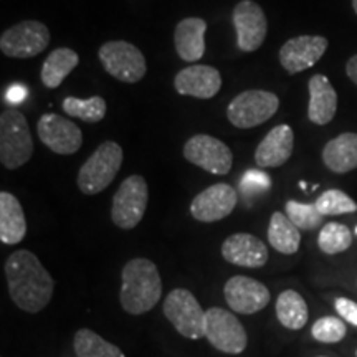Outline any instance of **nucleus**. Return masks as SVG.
Returning a JSON list of instances; mask_svg holds the SVG:
<instances>
[{
    "label": "nucleus",
    "instance_id": "1",
    "mask_svg": "<svg viewBox=\"0 0 357 357\" xmlns=\"http://www.w3.org/2000/svg\"><path fill=\"white\" fill-rule=\"evenodd\" d=\"M8 294L26 312H40L53 296L55 283L37 257L29 250H17L6 261Z\"/></svg>",
    "mask_w": 357,
    "mask_h": 357
},
{
    "label": "nucleus",
    "instance_id": "2",
    "mask_svg": "<svg viewBox=\"0 0 357 357\" xmlns=\"http://www.w3.org/2000/svg\"><path fill=\"white\" fill-rule=\"evenodd\" d=\"M121 301L123 310L129 314L139 316L151 311L162 296V280L159 270L147 258H134L128 261L121 273Z\"/></svg>",
    "mask_w": 357,
    "mask_h": 357
},
{
    "label": "nucleus",
    "instance_id": "3",
    "mask_svg": "<svg viewBox=\"0 0 357 357\" xmlns=\"http://www.w3.org/2000/svg\"><path fill=\"white\" fill-rule=\"evenodd\" d=\"M33 154V141L25 116L19 109L0 114V160L2 166L15 171L26 164Z\"/></svg>",
    "mask_w": 357,
    "mask_h": 357
},
{
    "label": "nucleus",
    "instance_id": "4",
    "mask_svg": "<svg viewBox=\"0 0 357 357\" xmlns=\"http://www.w3.org/2000/svg\"><path fill=\"white\" fill-rule=\"evenodd\" d=\"M123 147L114 141H106L86 159L78 172V189L86 195H96L114 181L123 166Z\"/></svg>",
    "mask_w": 357,
    "mask_h": 357
},
{
    "label": "nucleus",
    "instance_id": "5",
    "mask_svg": "<svg viewBox=\"0 0 357 357\" xmlns=\"http://www.w3.org/2000/svg\"><path fill=\"white\" fill-rule=\"evenodd\" d=\"M280 100L266 89H248L230 101L227 118L238 129H252L266 123L276 114Z\"/></svg>",
    "mask_w": 357,
    "mask_h": 357
},
{
    "label": "nucleus",
    "instance_id": "6",
    "mask_svg": "<svg viewBox=\"0 0 357 357\" xmlns=\"http://www.w3.org/2000/svg\"><path fill=\"white\" fill-rule=\"evenodd\" d=\"M100 61L106 73L123 83H137L144 78L147 65L146 58L136 45L114 40L105 43L98 52Z\"/></svg>",
    "mask_w": 357,
    "mask_h": 357
},
{
    "label": "nucleus",
    "instance_id": "7",
    "mask_svg": "<svg viewBox=\"0 0 357 357\" xmlns=\"http://www.w3.org/2000/svg\"><path fill=\"white\" fill-rule=\"evenodd\" d=\"M149 202V187L142 176H129L116 190L111 218L116 227L131 230L139 225Z\"/></svg>",
    "mask_w": 357,
    "mask_h": 357
},
{
    "label": "nucleus",
    "instance_id": "8",
    "mask_svg": "<svg viewBox=\"0 0 357 357\" xmlns=\"http://www.w3.org/2000/svg\"><path fill=\"white\" fill-rule=\"evenodd\" d=\"M162 311L169 323L184 337L200 339L205 336V312L189 289H172L164 301Z\"/></svg>",
    "mask_w": 357,
    "mask_h": 357
},
{
    "label": "nucleus",
    "instance_id": "9",
    "mask_svg": "<svg viewBox=\"0 0 357 357\" xmlns=\"http://www.w3.org/2000/svg\"><path fill=\"white\" fill-rule=\"evenodd\" d=\"M50 43V30L38 20H24L12 25L0 37V50L6 56L26 60L45 52Z\"/></svg>",
    "mask_w": 357,
    "mask_h": 357
},
{
    "label": "nucleus",
    "instance_id": "10",
    "mask_svg": "<svg viewBox=\"0 0 357 357\" xmlns=\"http://www.w3.org/2000/svg\"><path fill=\"white\" fill-rule=\"evenodd\" d=\"M205 337L215 349L225 354H240L248 344L243 324L223 307H211L205 311Z\"/></svg>",
    "mask_w": 357,
    "mask_h": 357
},
{
    "label": "nucleus",
    "instance_id": "11",
    "mask_svg": "<svg viewBox=\"0 0 357 357\" xmlns=\"http://www.w3.org/2000/svg\"><path fill=\"white\" fill-rule=\"evenodd\" d=\"M184 158L194 166L215 176L229 174L234 164V154L230 147L208 134L192 136L184 144Z\"/></svg>",
    "mask_w": 357,
    "mask_h": 357
},
{
    "label": "nucleus",
    "instance_id": "12",
    "mask_svg": "<svg viewBox=\"0 0 357 357\" xmlns=\"http://www.w3.org/2000/svg\"><path fill=\"white\" fill-rule=\"evenodd\" d=\"M37 134L40 141L55 154H75L83 146L82 129L68 118L55 113L43 114L38 119Z\"/></svg>",
    "mask_w": 357,
    "mask_h": 357
},
{
    "label": "nucleus",
    "instance_id": "13",
    "mask_svg": "<svg viewBox=\"0 0 357 357\" xmlns=\"http://www.w3.org/2000/svg\"><path fill=\"white\" fill-rule=\"evenodd\" d=\"M231 19H234L236 45L240 50L245 53L258 50L268 33V20L263 8L253 0H242L235 6Z\"/></svg>",
    "mask_w": 357,
    "mask_h": 357
},
{
    "label": "nucleus",
    "instance_id": "14",
    "mask_svg": "<svg viewBox=\"0 0 357 357\" xmlns=\"http://www.w3.org/2000/svg\"><path fill=\"white\" fill-rule=\"evenodd\" d=\"M328 50V40L321 35H300L280 48V63L289 75L314 66Z\"/></svg>",
    "mask_w": 357,
    "mask_h": 357
},
{
    "label": "nucleus",
    "instance_id": "15",
    "mask_svg": "<svg viewBox=\"0 0 357 357\" xmlns=\"http://www.w3.org/2000/svg\"><path fill=\"white\" fill-rule=\"evenodd\" d=\"M238 202V194L229 184H213L195 195L190 204V213L202 223L218 222L229 217Z\"/></svg>",
    "mask_w": 357,
    "mask_h": 357
},
{
    "label": "nucleus",
    "instance_id": "16",
    "mask_svg": "<svg viewBox=\"0 0 357 357\" xmlns=\"http://www.w3.org/2000/svg\"><path fill=\"white\" fill-rule=\"evenodd\" d=\"M225 301L231 310L240 314H255L270 303V289L261 281L236 275L225 283L223 288Z\"/></svg>",
    "mask_w": 357,
    "mask_h": 357
},
{
    "label": "nucleus",
    "instance_id": "17",
    "mask_svg": "<svg viewBox=\"0 0 357 357\" xmlns=\"http://www.w3.org/2000/svg\"><path fill=\"white\" fill-rule=\"evenodd\" d=\"M174 88L178 95L197 100H211L220 91V71L208 65H190L181 70L174 78Z\"/></svg>",
    "mask_w": 357,
    "mask_h": 357
},
{
    "label": "nucleus",
    "instance_id": "18",
    "mask_svg": "<svg viewBox=\"0 0 357 357\" xmlns=\"http://www.w3.org/2000/svg\"><path fill=\"white\" fill-rule=\"evenodd\" d=\"M223 260L243 268H261L268 261V248L252 234H234L222 243Z\"/></svg>",
    "mask_w": 357,
    "mask_h": 357
},
{
    "label": "nucleus",
    "instance_id": "19",
    "mask_svg": "<svg viewBox=\"0 0 357 357\" xmlns=\"http://www.w3.org/2000/svg\"><path fill=\"white\" fill-rule=\"evenodd\" d=\"M294 147V132L288 124L275 126L263 137L255 151V162L261 169L281 167L291 158Z\"/></svg>",
    "mask_w": 357,
    "mask_h": 357
},
{
    "label": "nucleus",
    "instance_id": "20",
    "mask_svg": "<svg viewBox=\"0 0 357 357\" xmlns=\"http://www.w3.org/2000/svg\"><path fill=\"white\" fill-rule=\"evenodd\" d=\"M310 105H307V118L318 126H326L333 121L337 111V93L324 75H312L310 83Z\"/></svg>",
    "mask_w": 357,
    "mask_h": 357
},
{
    "label": "nucleus",
    "instance_id": "21",
    "mask_svg": "<svg viewBox=\"0 0 357 357\" xmlns=\"http://www.w3.org/2000/svg\"><path fill=\"white\" fill-rule=\"evenodd\" d=\"M205 32H207V22L199 17H189L178 22L174 32V45L181 60L192 63L204 56Z\"/></svg>",
    "mask_w": 357,
    "mask_h": 357
},
{
    "label": "nucleus",
    "instance_id": "22",
    "mask_svg": "<svg viewBox=\"0 0 357 357\" xmlns=\"http://www.w3.org/2000/svg\"><path fill=\"white\" fill-rule=\"evenodd\" d=\"M323 162L334 174H346L357 169V134L342 132L324 146Z\"/></svg>",
    "mask_w": 357,
    "mask_h": 357
},
{
    "label": "nucleus",
    "instance_id": "23",
    "mask_svg": "<svg viewBox=\"0 0 357 357\" xmlns=\"http://www.w3.org/2000/svg\"><path fill=\"white\" fill-rule=\"evenodd\" d=\"M26 220L19 199L8 192H0V240L17 245L25 238Z\"/></svg>",
    "mask_w": 357,
    "mask_h": 357
},
{
    "label": "nucleus",
    "instance_id": "24",
    "mask_svg": "<svg viewBox=\"0 0 357 357\" xmlns=\"http://www.w3.org/2000/svg\"><path fill=\"white\" fill-rule=\"evenodd\" d=\"M79 63V56L77 52H73L71 48H56L50 55L47 56V60L43 61L42 66V83L45 88L55 89L65 82V78L77 68Z\"/></svg>",
    "mask_w": 357,
    "mask_h": 357
},
{
    "label": "nucleus",
    "instance_id": "25",
    "mask_svg": "<svg viewBox=\"0 0 357 357\" xmlns=\"http://www.w3.org/2000/svg\"><path fill=\"white\" fill-rule=\"evenodd\" d=\"M268 242L276 252L293 255L300 250L301 234L294 223L283 212H275L268 225Z\"/></svg>",
    "mask_w": 357,
    "mask_h": 357
},
{
    "label": "nucleus",
    "instance_id": "26",
    "mask_svg": "<svg viewBox=\"0 0 357 357\" xmlns=\"http://www.w3.org/2000/svg\"><path fill=\"white\" fill-rule=\"evenodd\" d=\"M276 316L280 323L291 331L305 328L310 318L305 298L294 289H284L276 300Z\"/></svg>",
    "mask_w": 357,
    "mask_h": 357
},
{
    "label": "nucleus",
    "instance_id": "27",
    "mask_svg": "<svg viewBox=\"0 0 357 357\" xmlns=\"http://www.w3.org/2000/svg\"><path fill=\"white\" fill-rule=\"evenodd\" d=\"M73 347L78 357H126L118 346L108 342L100 334L93 333L88 328L77 331L73 339Z\"/></svg>",
    "mask_w": 357,
    "mask_h": 357
},
{
    "label": "nucleus",
    "instance_id": "28",
    "mask_svg": "<svg viewBox=\"0 0 357 357\" xmlns=\"http://www.w3.org/2000/svg\"><path fill=\"white\" fill-rule=\"evenodd\" d=\"M106 101L101 96H91L86 100L68 96L63 101V111L71 118H78L84 123H100L106 116Z\"/></svg>",
    "mask_w": 357,
    "mask_h": 357
},
{
    "label": "nucleus",
    "instance_id": "29",
    "mask_svg": "<svg viewBox=\"0 0 357 357\" xmlns=\"http://www.w3.org/2000/svg\"><path fill=\"white\" fill-rule=\"evenodd\" d=\"M318 245L321 252H324L326 255H337L351 247L352 234L342 223L329 222L319 231Z\"/></svg>",
    "mask_w": 357,
    "mask_h": 357
},
{
    "label": "nucleus",
    "instance_id": "30",
    "mask_svg": "<svg viewBox=\"0 0 357 357\" xmlns=\"http://www.w3.org/2000/svg\"><path fill=\"white\" fill-rule=\"evenodd\" d=\"M316 208L321 212V215H342V213H354L357 212V204L352 200L346 192L331 189L326 190L316 199Z\"/></svg>",
    "mask_w": 357,
    "mask_h": 357
},
{
    "label": "nucleus",
    "instance_id": "31",
    "mask_svg": "<svg viewBox=\"0 0 357 357\" xmlns=\"http://www.w3.org/2000/svg\"><path fill=\"white\" fill-rule=\"evenodd\" d=\"M287 215L300 230H314L323 223L324 215L316 208L314 204H301L296 200H288Z\"/></svg>",
    "mask_w": 357,
    "mask_h": 357
},
{
    "label": "nucleus",
    "instance_id": "32",
    "mask_svg": "<svg viewBox=\"0 0 357 357\" xmlns=\"http://www.w3.org/2000/svg\"><path fill=\"white\" fill-rule=\"evenodd\" d=\"M346 324L342 319L336 316H324L312 324L311 334L316 341L324 342V344H333V342L342 341L346 336Z\"/></svg>",
    "mask_w": 357,
    "mask_h": 357
},
{
    "label": "nucleus",
    "instance_id": "33",
    "mask_svg": "<svg viewBox=\"0 0 357 357\" xmlns=\"http://www.w3.org/2000/svg\"><path fill=\"white\" fill-rule=\"evenodd\" d=\"M271 187L270 177L263 171L258 169H252V171L245 172V176L240 181V190L247 197H257V195L265 194V192Z\"/></svg>",
    "mask_w": 357,
    "mask_h": 357
},
{
    "label": "nucleus",
    "instance_id": "34",
    "mask_svg": "<svg viewBox=\"0 0 357 357\" xmlns=\"http://www.w3.org/2000/svg\"><path fill=\"white\" fill-rule=\"evenodd\" d=\"M334 307H336L337 314L341 316L342 319L351 323L352 326H357V303L352 300H347V298H337L336 303H334Z\"/></svg>",
    "mask_w": 357,
    "mask_h": 357
},
{
    "label": "nucleus",
    "instance_id": "35",
    "mask_svg": "<svg viewBox=\"0 0 357 357\" xmlns=\"http://www.w3.org/2000/svg\"><path fill=\"white\" fill-rule=\"evenodd\" d=\"M346 73L351 78V82L357 86V55L351 56L349 61L346 63Z\"/></svg>",
    "mask_w": 357,
    "mask_h": 357
},
{
    "label": "nucleus",
    "instance_id": "36",
    "mask_svg": "<svg viewBox=\"0 0 357 357\" xmlns=\"http://www.w3.org/2000/svg\"><path fill=\"white\" fill-rule=\"evenodd\" d=\"M22 96H24V89L19 88V86H15V88L12 89V91L7 93V98H10L12 101H17V100H19V98L22 100Z\"/></svg>",
    "mask_w": 357,
    "mask_h": 357
},
{
    "label": "nucleus",
    "instance_id": "37",
    "mask_svg": "<svg viewBox=\"0 0 357 357\" xmlns=\"http://www.w3.org/2000/svg\"><path fill=\"white\" fill-rule=\"evenodd\" d=\"M352 8H354V12L357 13V0H352Z\"/></svg>",
    "mask_w": 357,
    "mask_h": 357
},
{
    "label": "nucleus",
    "instance_id": "38",
    "mask_svg": "<svg viewBox=\"0 0 357 357\" xmlns=\"http://www.w3.org/2000/svg\"><path fill=\"white\" fill-rule=\"evenodd\" d=\"M321 357H324V356H321Z\"/></svg>",
    "mask_w": 357,
    "mask_h": 357
},
{
    "label": "nucleus",
    "instance_id": "39",
    "mask_svg": "<svg viewBox=\"0 0 357 357\" xmlns=\"http://www.w3.org/2000/svg\"><path fill=\"white\" fill-rule=\"evenodd\" d=\"M356 356H357V352H356Z\"/></svg>",
    "mask_w": 357,
    "mask_h": 357
},
{
    "label": "nucleus",
    "instance_id": "40",
    "mask_svg": "<svg viewBox=\"0 0 357 357\" xmlns=\"http://www.w3.org/2000/svg\"><path fill=\"white\" fill-rule=\"evenodd\" d=\"M356 231H357V229H356Z\"/></svg>",
    "mask_w": 357,
    "mask_h": 357
}]
</instances>
